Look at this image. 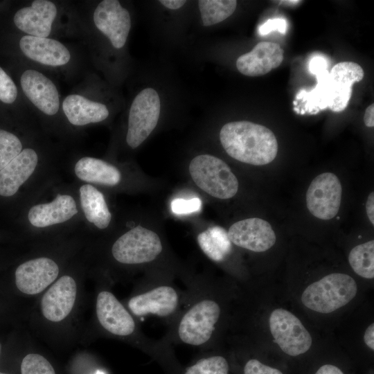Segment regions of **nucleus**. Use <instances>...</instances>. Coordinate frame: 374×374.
I'll use <instances>...</instances> for the list:
<instances>
[{"label": "nucleus", "instance_id": "obj_1", "mask_svg": "<svg viewBox=\"0 0 374 374\" xmlns=\"http://www.w3.org/2000/svg\"><path fill=\"white\" fill-rule=\"evenodd\" d=\"M181 309L168 325L163 340L205 350L213 344L223 316V305L213 286L194 281L186 286Z\"/></svg>", "mask_w": 374, "mask_h": 374}, {"label": "nucleus", "instance_id": "obj_2", "mask_svg": "<svg viewBox=\"0 0 374 374\" xmlns=\"http://www.w3.org/2000/svg\"><path fill=\"white\" fill-rule=\"evenodd\" d=\"M13 23L23 34L35 37L58 39L62 35H82L78 11L60 1H30L15 12Z\"/></svg>", "mask_w": 374, "mask_h": 374}, {"label": "nucleus", "instance_id": "obj_3", "mask_svg": "<svg viewBox=\"0 0 374 374\" xmlns=\"http://www.w3.org/2000/svg\"><path fill=\"white\" fill-rule=\"evenodd\" d=\"M220 140L231 157L251 165H266L276 158L278 152V142L273 132L247 121L226 123L220 132Z\"/></svg>", "mask_w": 374, "mask_h": 374}, {"label": "nucleus", "instance_id": "obj_4", "mask_svg": "<svg viewBox=\"0 0 374 374\" xmlns=\"http://www.w3.org/2000/svg\"><path fill=\"white\" fill-rule=\"evenodd\" d=\"M96 311L99 323L109 333L120 337H134L147 354L161 362H172L170 345L162 339L157 341L145 336L139 330L133 315L111 292L103 290L98 293Z\"/></svg>", "mask_w": 374, "mask_h": 374}, {"label": "nucleus", "instance_id": "obj_5", "mask_svg": "<svg viewBox=\"0 0 374 374\" xmlns=\"http://www.w3.org/2000/svg\"><path fill=\"white\" fill-rule=\"evenodd\" d=\"M185 290H181L171 281H147L127 301L130 313L138 318L155 317L168 326L180 312L185 299Z\"/></svg>", "mask_w": 374, "mask_h": 374}, {"label": "nucleus", "instance_id": "obj_6", "mask_svg": "<svg viewBox=\"0 0 374 374\" xmlns=\"http://www.w3.org/2000/svg\"><path fill=\"white\" fill-rule=\"evenodd\" d=\"M18 47L29 65L51 74L67 75L75 69V53L58 39L23 34L19 39Z\"/></svg>", "mask_w": 374, "mask_h": 374}, {"label": "nucleus", "instance_id": "obj_7", "mask_svg": "<svg viewBox=\"0 0 374 374\" xmlns=\"http://www.w3.org/2000/svg\"><path fill=\"white\" fill-rule=\"evenodd\" d=\"M357 292L356 282L350 276L332 273L309 285L301 294V302L312 311L328 314L350 303Z\"/></svg>", "mask_w": 374, "mask_h": 374}, {"label": "nucleus", "instance_id": "obj_8", "mask_svg": "<svg viewBox=\"0 0 374 374\" xmlns=\"http://www.w3.org/2000/svg\"><path fill=\"white\" fill-rule=\"evenodd\" d=\"M82 29L94 30L103 35L116 50L123 48L132 26L128 10L118 0L100 1L89 17L79 12Z\"/></svg>", "mask_w": 374, "mask_h": 374}, {"label": "nucleus", "instance_id": "obj_9", "mask_svg": "<svg viewBox=\"0 0 374 374\" xmlns=\"http://www.w3.org/2000/svg\"><path fill=\"white\" fill-rule=\"evenodd\" d=\"M19 81L30 109L47 118L63 117L62 97L53 75L29 65L24 69Z\"/></svg>", "mask_w": 374, "mask_h": 374}, {"label": "nucleus", "instance_id": "obj_10", "mask_svg": "<svg viewBox=\"0 0 374 374\" xmlns=\"http://www.w3.org/2000/svg\"><path fill=\"white\" fill-rule=\"evenodd\" d=\"M188 169L195 184L213 197L226 199L238 192L236 177L220 158L207 154L198 155L191 160Z\"/></svg>", "mask_w": 374, "mask_h": 374}, {"label": "nucleus", "instance_id": "obj_11", "mask_svg": "<svg viewBox=\"0 0 374 374\" xmlns=\"http://www.w3.org/2000/svg\"><path fill=\"white\" fill-rule=\"evenodd\" d=\"M163 250V244L157 233L137 226L115 240L111 253L114 259L121 264L140 265L154 261Z\"/></svg>", "mask_w": 374, "mask_h": 374}, {"label": "nucleus", "instance_id": "obj_12", "mask_svg": "<svg viewBox=\"0 0 374 374\" xmlns=\"http://www.w3.org/2000/svg\"><path fill=\"white\" fill-rule=\"evenodd\" d=\"M160 98L152 88L141 90L130 107L126 143L135 149L151 134L157 125L160 115Z\"/></svg>", "mask_w": 374, "mask_h": 374}, {"label": "nucleus", "instance_id": "obj_13", "mask_svg": "<svg viewBox=\"0 0 374 374\" xmlns=\"http://www.w3.org/2000/svg\"><path fill=\"white\" fill-rule=\"evenodd\" d=\"M269 326L274 341L285 354L295 357L310 350L312 337L291 312L284 308L274 310L269 318Z\"/></svg>", "mask_w": 374, "mask_h": 374}, {"label": "nucleus", "instance_id": "obj_14", "mask_svg": "<svg viewBox=\"0 0 374 374\" xmlns=\"http://www.w3.org/2000/svg\"><path fill=\"white\" fill-rule=\"evenodd\" d=\"M62 112L64 119L75 127L99 123L109 116L108 106L89 92L85 79L62 97Z\"/></svg>", "mask_w": 374, "mask_h": 374}, {"label": "nucleus", "instance_id": "obj_15", "mask_svg": "<svg viewBox=\"0 0 374 374\" xmlns=\"http://www.w3.org/2000/svg\"><path fill=\"white\" fill-rule=\"evenodd\" d=\"M342 186L337 175L324 172L317 176L306 193L309 211L321 220H330L338 213L341 204Z\"/></svg>", "mask_w": 374, "mask_h": 374}, {"label": "nucleus", "instance_id": "obj_16", "mask_svg": "<svg viewBox=\"0 0 374 374\" xmlns=\"http://www.w3.org/2000/svg\"><path fill=\"white\" fill-rule=\"evenodd\" d=\"M232 244L253 252H263L276 241L275 232L265 220L252 217L233 224L227 232Z\"/></svg>", "mask_w": 374, "mask_h": 374}, {"label": "nucleus", "instance_id": "obj_17", "mask_svg": "<svg viewBox=\"0 0 374 374\" xmlns=\"http://www.w3.org/2000/svg\"><path fill=\"white\" fill-rule=\"evenodd\" d=\"M59 267L51 258L39 257L19 265L15 271V284L21 292L33 295L42 292L57 278Z\"/></svg>", "mask_w": 374, "mask_h": 374}, {"label": "nucleus", "instance_id": "obj_18", "mask_svg": "<svg viewBox=\"0 0 374 374\" xmlns=\"http://www.w3.org/2000/svg\"><path fill=\"white\" fill-rule=\"evenodd\" d=\"M37 149L26 146L21 152L0 170V196L11 197L35 172L39 163Z\"/></svg>", "mask_w": 374, "mask_h": 374}, {"label": "nucleus", "instance_id": "obj_19", "mask_svg": "<svg viewBox=\"0 0 374 374\" xmlns=\"http://www.w3.org/2000/svg\"><path fill=\"white\" fill-rule=\"evenodd\" d=\"M76 293L75 280L67 275L60 277L42 299L41 310L44 317L53 322L64 319L73 309Z\"/></svg>", "mask_w": 374, "mask_h": 374}, {"label": "nucleus", "instance_id": "obj_20", "mask_svg": "<svg viewBox=\"0 0 374 374\" xmlns=\"http://www.w3.org/2000/svg\"><path fill=\"white\" fill-rule=\"evenodd\" d=\"M78 213L77 204L73 196L57 194L49 202L32 206L28 212V220L34 227L46 228L64 223Z\"/></svg>", "mask_w": 374, "mask_h": 374}, {"label": "nucleus", "instance_id": "obj_21", "mask_svg": "<svg viewBox=\"0 0 374 374\" xmlns=\"http://www.w3.org/2000/svg\"><path fill=\"white\" fill-rule=\"evenodd\" d=\"M283 60V50L278 44L260 42L237 59L236 67L244 75L260 76L279 66Z\"/></svg>", "mask_w": 374, "mask_h": 374}, {"label": "nucleus", "instance_id": "obj_22", "mask_svg": "<svg viewBox=\"0 0 374 374\" xmlns=\"http://www.w3.org/2000/svg\"><path fill=\"white\" fill-rule=\"evenodd\" d=\"M75 176L87 184L114 186L121 180L120 170L114 165L93 157L80 158L74 166Z\"/></svg>", "mask_w": 374, "mask_h": 374}, {"label": "nucleus", "instance_id": "obj_23", "mask_svg": "<svg viewBox=\"0 0 374 374\" xmlns=\"http://www.w3.org/2000/svg\"><path fill=\"white\" fill-rule=\"evenodd\" d=\"M79 195L80 206L86 220L99 229L108 227L112 213L104 195L90 184L81 186Z\"/></svg>", "mask_w": 374, "mask_h": 374}, {"label": "nucleus", "instance_id": "obj_24", "mask_svg": "<svg viewBox=\"0 0 374 374\" xmlns=\"http://www.w3.org/2000/svg\"><path fill=\"white\" fill-rule=\"evenodd\" d=\"M202 252L211 260L222 262L231 254L232 243L224 229L218 226L209 227L197 236Z\"/></svg>", "mask_w": 374, "mask_h": 374}, {"label": "nucleus", "instance_id": "obj_25", "mask_svg": "<svg viewBox=\"0 0 374 374\" xmlns=\"http://www.w3.org/2000/svg\"><path fill=\"white\" fill-rule=\"evenodd\" d=\"M198 6L202 24L210 26L230 17L237 6L235 0H200Z\"/></svg>", "mask_w": 374, "mask_h": 374}, {"label": "nucleus", "instance_id": "obj_26", "mask_svg": "<svg viewBox=\"0 0 374 374\" xmlns=\"http://www.w3.org/2000/svg\"><path fill=\"white\" fill-rule=\"evenodd\" d=\"M348 262L353 271L359 276L374 278V241L358 244L348 255Z\"/></svg>", "mask_w": 374, "mask_h": 374}, {"label": "nucleus", "instance_id": "obj_27", "mask_svg": "<svg viewBox=\"0 0 374 374\" xmlns=\"http://www.w3.org/2000/svg\"><path fill=\"white\" fill-rule=\"evenodd\" d=\"M229 364L222 355L204 353L180 374H229Z\"/></svg>", "mask_w": 374, "mask_h": 374}, {"label": "nucleus", "instance_id": "obj_28", "mask_svg": "<svg viewBox=\"0 0 374 374\" xmlns=\"http://www.w3.org/2000/svg\"><path fill=\"white\" fill-rule=\"evenodd\" d=\"M25 147L17 135L0 128V170L17 157Z\"/></svg>", "mask_w": 374, "mask_h": 374}, {"label": "nucleus", "instance_id": "obj_29", "mask_svg": "<svg viewBox=\"0 0 374 374\" xmlns=\"http://www.w3.org/2000/svg\"><path fill=\"white\" fill-rule=\"evenodd\" d=\"M364 75V70L358 64L343 62L335 64L331 69L329 77L339 83L352 87L355 82L361 81Z\"/></svg>", "mask_w": 374, "mask_h": 374}, {"label": "nucleus", "instance_id": "obj_30", "mask_svg": "<svg viewBox=\"0 0 374 374\" xmlns=\"http://www.w3.org/2000/svg\"><path fill=\"white\" fill-rule=\"evenodd\" d=\"M21 374H56L51 364L42 355H26L20 365Z\"/></svg>", "mask_w": 374, "mask_h": 374}, {"label": "nucleus", "instance_id": "obj_31", "mask_svg": "<svg viewBox=\"0 0 374 374\" xmlns=\"http://www.w3.org/2000/svg\"><path fill=\"white\" fill-rule=\"evenodd\" d=\"M19 96V90L12 78L0 66V101L14 103Z\"/></svg>", "mask_w": 374, "mask_h": 374}, {"label": "nucleus", "instance_id": "obj_32", "mask_svg": "<svg viewBox=\"0 0 374 374\" xmlns=\"http://www.w3.org/2000/svg\"><path fill=\"white\" fill-rule=\"evenodd\" d=\"M201 207L202 201L198 197L176 198L170 204L172 212L177 215H186L197 212L201 209Z\"/></svg>", "mask_w": 374, "mask_h": 374}, {"label": "nucleus", "instance_id": "obj_33", "mask_svg": "<svg viewBox=\"0 0 374 374\" xmlns=\"http://www.w3.org/2000/svg\"><path fill=\"white\" fill-rule=\"evenodd\" d=\"M243 374H283L280 370L265 365L257 359H249L243 367Z\"/></svg>", "mask_w": 374, "mask_h": 374}, {"label": "nucleus", "instance_id": "obj_34", "mask_svg": "<svg viewBox=\"0 0 374 374\" xmlns=\"http://www.w3.org/2000/svg\"><path fill=\"white\" fill-rule=\"evenodd\" d=\"M287 28V23L285 19L274 18L266 21L259 28V33L262 35L269 34L272 31H278L281 34H285Z\"/></svg>", "mask_w": 374, "mask_h": 374}, {"label": "nucleus", "instance_id": "obj_35", "mask_svg": "<svg viewBox=\"0 0 374 374\" xmlns=\"http://www.w3.org/2000/svg\"><path fill=\"white\" fill-rule=\"evenodd\" d=\"M365 344L372 350H374V323L370 324L364 335Z\"/></svg>", "mask_w": 374, "mask_h": 374}, {"label": "nucleus", "instance_id": "obj_36", "mask_svg": "<svg viewBox=\"0 0 374 374\" xmlns=\"http://www.w3.org/2000/svg\"><path fill=\"white\" fill-rule=\"evenodd\" d=\"M314 374H344L337 366L332 364H324L319 367Z\"/></svg>", "mask_w": 374, "mask_h": 374}, {"label": "nucleus", "instance_id": "obj_37", "mask_svg": "<svg viewBox=\"0 0 374 374\" xmlns=\"http://www.w3.org/2000/svg\"><path fill=\"white\" fill-rule=\"evenodd\" d=\"M366 211L367 216L371 222V224H374V193L371 192L368 198L366 203Z\"/></svg>", "mask_w": 374, "mask_h": 374}, {"label": "nucleus", "instance_id": "obj_38", "mask_svg": "<svg viewBox=\"0 0 374 374\" xmlns=\"http://www.w3.org/2000/svg\"><path fill=\"white\" fill-rule=\"evenodd\" d=\"M364 123L366 126L373 127L374 126V104L370 105L366 109L364 116Z\"/></svg>", "mask_w": 374, "mask_h": 374}, {"label": "nucleus", "instance_id": "obj_39", "mask_svg": "<svg viewBox=\"0 0 374 374\" xmlns=\"http://www.w3.org/2000/svg\"><path fill=\"white\" fill-rule=\"evenodd\" d=\"M159 3L167 8L176 10L181 8L186 3L184 0H160Z\"/></svg>", "mask_w": 374, "mask_h": 374}, {"label": "nucleus", "instance_id": "obj_40", "mask_svg": "<svg viewBox=\"0 0 374 374\" xmlns=\"http://www.w3.org/2000/svg\"><path fill=\"white\" fill-rule=\"evenodd\" d=\"M274 2H276L278 4L285 5V6H294L296 5H299L302 1L299 0H283V1H274Z\"/></svg>", "mask_w": 374, "mask_h": 374}, {"label": "nucleus", "instance_id": "obj_41", "mask_svg": "<svg viewBox=\"0 0 374 374\" xmlns=\"http://www.w3.org/2000/svg\"><path fill=\"white\" fill-rule=\"evenodd\" d=\"M96 374H105V373H104L103 372H101V371H98V372L96 373Z\"/></svg>", "mask_w": 374, "mask_h": 374}, {"label": "nucleus", "instance_id": "obj_42", "mask_svg": "<svg viewBox=\"0 0 374 374\" xmlns=\"http://www.w3.org/2000/svg\"><path fill=\"white\" fill-rule=\"evenodd\" d=\"M1 344H0V354H1Z\"/></svg>", "mask_w": 374, "mask_h": 374}]
</instances>
